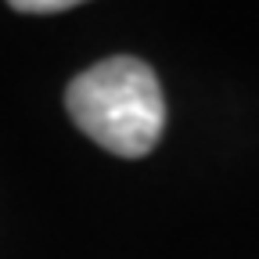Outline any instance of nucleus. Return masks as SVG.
Segmentation results:
<instances>
[{
	"label": "nucleus",
	"instance_id": "nucleus-1",
	"mask_svg": "<svg viewBox=\"0 0 259 259\" xmlns=\"http://www.w3.org/2000/svg\"><path fill=\"white\" fill-rule=\"evenodd\" d=\"M65 105L90 141L122 158L148 155L166 126L162 87L137 58H108L79 72L65 94Z\"/></svg>",
	"mask_w": 259,
	"mask_h": 259
},
{
	"label": "nucleus",
	"instance_id": "nucleus-2",
	"mask_svg": "<svg viewBox=\"0 0 259 259\" xmlns=\"http://www.w3.org/2000/svg\"><path fill=\"white\" fill-rule=\"evenodd\" d=\"M15 11H25V15H54V11H65V8H76L83 0H8Z\"/></svg>",
	"mask_w": 259,
	"mask_h": 259
}]
</instances>
